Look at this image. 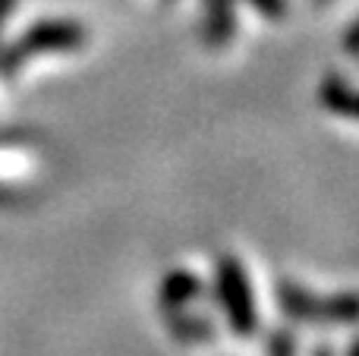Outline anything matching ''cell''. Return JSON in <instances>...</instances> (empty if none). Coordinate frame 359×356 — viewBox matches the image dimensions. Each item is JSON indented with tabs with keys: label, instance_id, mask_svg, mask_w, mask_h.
<instances>
[{
	"label": "cell",
	"instance_id": "3",
	"mask_svg": "<svg viewBox=\"0 0 359 356\" xmlns=\"http://www.w3.org/2000/svg\"><path fill=\"white\" fill-rule=\"evenodd\" d=\"M353 356H359V347H356V350H353Z\"/></svg>",
	"mask_w": 359,
	"mask_h": 356
},
{
	"label": "cell",
	"instance_id": "2",
	"mask_svg": "<svg viewBox=\"0 0 359 356\" xmlns=\"http://www.w3.org/2000/svg\"><path fill=\"white\" fill-rule=\"evenodd\" d=\"M280 303L287 313L299 315V319H322V322H356L359 319V296H341V300H309L306 294H299L297 287L287 284L280 290Z\"/></svg>",
	"mask_w": 359,
	"mask_h": 356
},
{
	"label": "cell",
	"instance_id": "1",
	"mask_svg": "<svg viewBox=\"0 0 359 356\" xmlns=\"http://www.w3.org/2000/svg\"><path fill=\"white\" fill-rule=\"evenodd\" d=\"M217 281H221V300L230 315L233 331L249 334L255 328V303H252V294H249L246 271L240 268L236 259H224L221 271H217Z\"/></svg>",
	"mask_w": 359,
	"mask_h": 356
}]
</instances>
